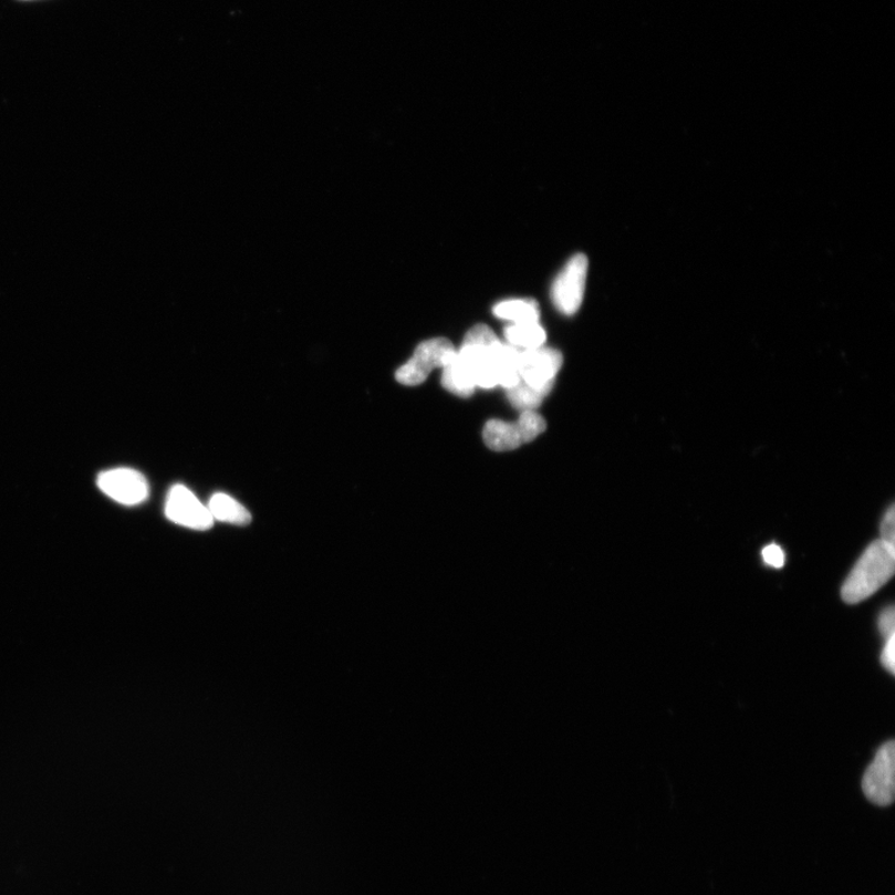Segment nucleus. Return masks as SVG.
I'll return each instance as SVG.
<instances>
[{"label": "nucleus", "mask_w": 895, "mask_h": 895, "mask_svg": "<svg viewBox=\"0 0 895 895\" xmlns=\"http://www.w3.org/2000/svg\"><path fill=\"white\" fill-rule=\"evenodd\" d=\"M895 547L882 539L872 542L844 581L841 596L849 605L870 599L893 577Z\"/></svg>", "instance_id": "nucleus-1"}, {"label": "nucleus", "mask_w": 895, "mask_h": 895, "mask_svg": "<svg viewBox=\"0 0 895 895\" xmlns=\"http://www.w3.org/2000/svg\"><path fill=\"white\" fill-rule=\"evenodd\" d=\"M548 425L537 410L521 412L518 422L491 419L482 430V439L491 450L509 451L535 440L544 434Z\"/></svg>", "instance_id": "nucleus-2"}, {"label": "nucleus", "mask_w": 895, "mask_h": 895, "mask_svg": "<svg viewBox=\"0 0 895 895\" xmlns=\"http://www.w3.org/2000/svg\"><path fill=\"white\" fill-rule=\"evenodd\" d=\"M457 355V348L447 339H431L416 348L407 364L396 372V379L404 386H419L436 368H444Z\"/></svg>", "instance_id": "nucleus-3"}, {"label": "nucleus", "mask_w": 895, "mask_h": 895, "mask_svg": "<svg viewBox=\"0 0 895 895\" xmlns=\"http://www.w3.org/2000/svg\"><path fill=\"white\" fill-rule=\"evenodd\" d=\"M589 259L586 256H573L551 288V299L558 311L566 316L577 313L585 298Z\"/></svg>", "instance_id": "nucleus-4"}, {"label": "nucleus", "mask_w": 895, "mask_h": 895, "mask_svg": "<svg viewBox=\"0 0 895 895\" xmlns=\"http://www.w3.org/2000/svg\"><path fill=\"white\" fill-rule=\"evenodd\" d=\"M563 357L555 348L541 346L520 351L519 374L522 382L532 388L547 392L554 388Z\"/></svg>", "instance_id": "nucleus-5"}, {"label": "nucleus", "mask_w": 895, "mask_h": 895, "mask_svg": "<svg viewBox=\"0 0 895 895\" xmlns=\"http://www.w3.org/2000/svg\"><path fill=\"white\" fill-rule=\"evenodd\" d=\"M894 771L895 747L894 742L889 741L878 750L862 781L864 794L877 806H889L894 800Z\"/></svg>", "instance_id": "nucleus-6"}, {"label": "nucleus", "mask_w": 895, "mask_h": 895, "mask_svg": "<svg viewBox=\"0 0 895 895\" xmlns=\"http://www.w3.org/2000/svg\"><path fill=\"white\" fill-rule=\"evenodd\" d=\"M97 487L119 504L134 507L148 497V482L139 471L129 468L106 470L97 478Z\"/></svg>", "instance_id": "nucleus-7"}, {"label": "nucleus", "mask_w": 895, "mask_h": 895, "mask_svg": "<svg viewBox=\"0 0 895 895\" xmlns=\"http://www.w3.org/2000/svg\"><path fill=\"white\" fill-rule=\"evenodd\" d=\"M166 516L176 524L195 530H208L215 522L208 507L184 486L170 489L166 501Z\"/></svg>", "instance_id": "nucleus-8"}, {"label": "nucleus", "mask_w": 895, "mask_h": 895, "mask_svg": "<svg viewBox=\"0 0 895 895\" xmlns=\"http://www.w3.org/2000/svg\"><path fill=\"white\" fill-rule=\"evenodd\" d=\"M492 314L512 324L539 323L540 320L539 304L532 299L501 301L492 309Z\"/></svg>", "instance_id": "nucleus-9"}, {"label": "nucleus", "mask_w": 895, "mask_h": 895, "mask_svg": "<svg viewBox=\"0 0 895 895\" xmlns=\"http://www.w3.org/2000/svg\"><path fill=\"white\" fill-rule=\"evenodd\" d=\"M208 510L215 520L235 525H248L250 512L233 498L218 492L209 501Z\"/></svg>", "instance_id": "nucleus-10"}, {"label": "nucleus", "mask_w": 895, "mask_h": 895, "mask_svg": "<svg viewBox=\"0 0 895 895\" xmlns=\"http://www.w3.org/2000/svg\"><path fill=\"white\" fill-rule=\"evenodd\" d=\"M508 344L520 351L538 348L545 345L547 331L540 323L511 324L504 331Z\"/></svg>", "instance_id": "nucleus-11"}, {"label": "nucleus", "mask_w": 895, "mask_h": 895, "mask_svg": "<svg viewBox=\"0 0 895 895\" xmlns=\"http://www.w3.org/2000/svg\"><path fill=\"white\" fill-rule=\"evenodd\" d=\"M519 357L520 350L501 342L497 352L498 386L508 389L519 384Z\"/></svg>", "instance_id": "nucleus-12"}, {"label": "nucleus", "mask_w": 895, "mask_h": 895, "mask_svg": "<svg viewBox=\"0 0 895 895\" xmlns=\"http://www.w3.org/2000/svg\"><path fill=\"white\" fill-rule=\"evenodd\" d=\"M441 386L451 395L468 398L475 395L477 386L471 381L466 370L459 364L457 355L448 365L444 367L441 374Z\"/></svg>", "instance_id": "nucleus-13"}, {"label": "nucleus", "mask_w": 895, "mask_h": 895, "mask_svg": "<svg viewBox=\"0 0 895 895\" xmlns=\"http://www.w3.org/2000/svg\"><path fill=\"white\" fill-rule=\"evenodd\" d=\"M507 395L510 405L520 412L537 410L542 400L549 396L547 392L532 388L522 381L517 386L508 388Z\"/></svg>", "instance_id": "nucleus-14"}, {"label": "nucleus", "mask_w": 895, "mask_h": 895, "mask_svg": "<svg viewBox=\"0 0 895 895\" xmlns=\"http://www.w3.org/2000/svg\"><path fill=\"white\" fill-rule=\"evenodd\" d=\"M894 620H895L894 607L891 606L882 611L881 616L878 618V628L882 637L884 638V642L895 636Z\"/></svg>", "instance_id": "nucleus-15"}, {"label": "nucleus", "mask_w": 895, "mask_h": 895, "mask_svg": "<svg viewBox=\"0 0 895 895\" xmlns=\"http://www.w3.org/2000/svg\"><path fill=\"white\" fill-rule=\"evenodd\" d=\"M881 539L894 545L895 542V514L894 507L892 506L886 516H884L881 524Z\"/></svg>", "instance_id": "nucleus-16"}, {"label": "nucleus", "mask_w": 895, "mask_h": 895, "mask_svg": "<svg viewBox=\"0 0 895 895\" xmlns=\"http://www.w3.org/2000/svg\"><path fill=\"white\" fill-rule=\"evenodd\" d=\"M762 559L766 561L767 565L776 569H781L784 565V554L782 549L777 545L772 544L762 550Z\"/></svg>", "instance_id": "nucleus-17"}, {"label": "nucleus", "mask_w": 895, "mask_h": 895, "mask_svg": "<svg viewBox=\"0 0 895 895\" xmlns=\"http://www.w3.org/2000/svg\"><path fill=\"white\" fill-rule=\"evenodd\" d=\"M882 666L886 668L889 673L894 674L895 672V636L891 637L889 639L884 643V647L881 655Z\"/></svg>", "instance_id": "nucleus-18"}]
</instances>
